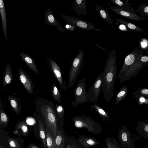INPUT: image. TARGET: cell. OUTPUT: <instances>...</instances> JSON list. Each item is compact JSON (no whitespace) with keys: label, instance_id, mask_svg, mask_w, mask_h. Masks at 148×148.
Here are the masks:
<instances>
[{"label":"cell","instance_id":"d4e9b609","mask_svg":"<svg viewBox=\"0 0 148 148\" xmlns=\"http://www.w3.org/2000/svg\"><path fill=\"white\" fill-rule=\"evenodd\" d=\"M89 106L96 111L104 121L110 120V118L108 114L97 103H94L91 106L89 105Z\"/></svg>","mask_w":148,"mask_h":148},{"label":"cell","instance_id":"44dd1931","mask_svg":"<svg viewBox=\"0 0 148 148\" xmlns=\"http://www.w3.org/2000/svg\"><path fill=\"white\" fill-rule=\"evenodd\" d=\"M136 131L140 136L148 139V123L142 121H138L137 124Z\"/></svg>","mask_w":148,"mask_h":148},{"label":"cell","instance_id":"5b68a950","mask_svg":"<svg viewBox=\"0 0 148 148\" xmlns=\"http://www.w3.org/2000/svg\"><path fill=\"white\" fill-rule=\"evenodd\" d=\"M86 80L82 77L74 88V101L72 103L73 108L76 107L79 104L85 103L87 101L88 91L86 88Z\"/></svg>","mask_w":148,"mask_h":148},{"label":"cell","instance_id":"e575fe53","mask_svg":"<svg viewBox=\"0 0 148 148\" xmlns=\"http://www.w3.org/2000/svg\"><path fill=\"white\" fill-rule=\"evenodd\" d=\"M134 96L138 98L141 96L148 97V88H145L139 89L133 93Z\"/></svg>","mask_w":148,"mask_h":148},{"label":"cell","instance_id":"f35d334b","mask_svg":"<svg viewBox=\"0 0 148 148\" xmlns=\"http://www.w3.org/2000/svg\"><path fill=\"white\" fill-rule=\"evenodd\" d=\"M140 60L143 63L148 64V56L142 55L140 58Z\"/></svg>","mask_w":148,"mask_h":148},{"label":"cell","instance_id":"d590c367","mask_svg":"<svg viewBox=\"0 0 148 148\" xmlns=\"http://www.w3.org/2000/svg\"><path fill=\"white\" fill-rule=\"evenodd\" d=\"M136 11H137L136 12L137 14L141 16L145 15H146L148 14V5L142 4L140 6Z\"/></svg>","mask_w":148,"mask_h":148},{"label":"cell","instance_id":"ac0fdd59","mask_svg":"<svg viewBox=\"0 0 148 148\" xmlns=\"http://www.w3.org/2000/svg\"><path fill=\"white\" fill-rule=\"evenodd\" d=\"M0 13L3 32L6 41L8 42L7 18L5 10L3 0H0Z\"/></svg>","mask_w":148,"mask_h":148},{"label":"cell","instance_id":"6da1fadb","mask_svg":"<svg viewBox=\"0 0 148 148\" xmlns=\"http://www.w3.org/2000/svg\"><path fill=\"white\" fill-rule=\"evenodd\" d=\"M117 69L116 50L114 49L110 51L104 69L105 73L102 91L105 100L108 103L113 98Z\"/></svg>","mask_w":148,"mask_h":148},{"label":"cell","instance_id":"4fadbf2b","mask_svg":"<svg viewBox=\"0 0 148 148\" xmlns=\"http://www.w3.org/2000/svg\"><path fill=\"white\" fill-rule=\"evenodd\" d=\"M18 74L20 79L26 90L29 94H32L34 85L30 76L21 68L18 69Z\"/></svg>","mask_w":148,"mask_h":148},{"label":"cell","instance_id":"ee69618b","mask_svg":"<svg viewBox=\"0 0 148 148\" xmlns=\"http://www.w3.org/2000/svg\"><path fill=\"white\" fill-rule=\"evenodd\" d=\"M30 148H38L36 146L33 145H31L30 146Z\"/></svg>","mask_w":148,"mask_h":148},{"label":"cell","instance_id":"ba28073f","mask_svg":"<svg viewBox=\"0 0 148 148\" xmlns=\"http://www.w3.org/2000/svg\"><path fill=\"white\" fill-rule=\"evenodd\" d=\"M118 132V139L122 148H135V140L127 128L122 124Z\"/></svg>","mask_w":148,"mask_h":148},{"label":"cell","instance_id":"bcb514c9","mask_svg":"<svg viewBox=\"0 0 148 148\" xmlns=\"http://www.w3.org/2000/svg\"><path fill=\"white\" fill-rule=\"evenodd\" d=\"M147 15V16H148V14H147V15Z\"/></svg>","mask_w":148,"mask_h":148},{"label":"cell","instance_id":"ffe728a7","mask_svg":"<svg viewBox=\"0 0 148 148\" xmlns=\"http://www.w3.org/2000/svg\"><path fill=\"white\" fill-rule=\"evenodd\" d=\"M13 79V76L12 71L10 64L8 62L6 64L5 69L3 81V87H4L7 85H9L12 83Z\"/></svg>","mask_w":148,"mask_h":148},{"label":"cell","instance_id":"7dc6e473","mask_svg":"<svg viewBox=\"0 0 148 148\" xmlns=\"http://www.w3.org/2000/svg\"></svg>","mask_w":148,"mask_h":148},{"label":"cell","instance_id":"7a4b0ae2","mask_svg":"<svg viewBox=\"0 0 148 148\" xmlns=\"http://www.w3.org/2000/svg\"><path fill=\"white\" fill-rule=\"evenodd\" d=\"M41 99L39 108L41 111L47 129L52 132L56 137L58 130L56 108L51 101Z\"/></svg>","mask_w":148,"mask_h":148},{"label":"cell","instance_id":"ab89813d","mask_svg":"<svg viewBox=\"0 0 148 148\" xmlns=\"http://www.w3.org/2000/svg\"><path fill=\"white\" fill-rule=\"evenodd\" d=\"M65 29L71 31H74L75 27L73 25L68 23L65 26Z\"/></svg>","mask_w":148,"mask_h":148},{"label":"cell","instance_id":"74e56055","mask_svg":"<svg viewBox=\"0 0 148 148\" xmlns=\"http://www.w3.org/2000/svg\"><path fill=\"white\" fill-rule=\"evenodd\" d=\"M140 45L143 48L146 49L148 47V40L144 39L142 40L140 42Z\"/></svg>","mask_w":148,"mask_h":148},{"label":"cell","instance_id":"8992f818","mask_svg":"<svg viewBox=\"0 0 148 148\" xmlns=\"http://www.w3.org/2000/svg\"><path fill=\"white\" fill-rule=\"evenodd\" d=\"M105 73V71L104 69L89 88L87 94L88 101L97 103V99L102 90Z\"/></svg>","mask_w":148,"mask_h":148},{"label":"cell","instance_id":"b9f144b4","mask_svg":"<svg viewBox=\"0 0 148 148\" xmlns=\"http://www.w3.org/2000/svg\"><path fill=\"white\" fill-rule=\"evenodd\" d=\"M119 29L121 30L126 31L127 29L126 28V27L123 25L121 24L119 26Z\"/></svg>","mask_w":148,"mask_h":148},{"label":"cell","instance_id":"2e32d148","mask_svg":"<svg viewBox=\"0 0 148 148\" xmlns=\"http://www.w3.org/2000/svg\"><path fill=\"white\" fill-rule=\"evenodd\" d=\"M73 8L75 12L78 15L86 16L87 15L86 0H75Z\"/></svg>","mask_w":148,"mask_h":148},{"label":"cell","instance_id":"7c38bea8","mask_svg":"<svg viewBox=\"0 0 148 148\" xmlns=\"http://www.w3.org/2000/svg\"><path fill=\"white\" fill-rule=\"evenodd\" d=\"M109 8L117 14L135 21H143L148 20V18L140 16L136 13L125 10L119 7L112 6Z\"/></svg>","mask_w":148,"mask_h":148},{"label":"cell","instance_id":"52a82bcc","mask_svg":"<svg viewBox=\"0 0 148 148\" xmlns=\"http://www.w3.org/2000/svg\"><path fill=\"white\" fill-rule=\"evenodd\" d=\"M62 18L68 23L73 25L79 29L86 30H93L100 32L102 31L99 29L96 28L92 23L87 21L81 19L73 16L64 14L61 15Z\"/></svg>","mask_w":148,"mask_h":148},{"label":"cell","instance_id":"83f0119b","mask_svg":"<svg viewBox=\"0 0 148 148\" xmlns=\"http://www.w3.org/2000/svg\"><path fill=\"white\" fill-rule=\"evenodd\" d=\"M65 148H82L78 143L77 139L74 136H67Z\"/></svg>","mask_w":148,"mask_h":148},{"label":"cell","instance_id":"603a6c76","mask_svg":"<svg viewBox=\"0 0 148 148\" xmlns=\"http://www.w3.org/2000/svg\"><path fill=\"white\" fill-rule=\"evenodd\" d=\"M8 99L9 103L15 113L19 114L21 112V106L19 99L12 95H9Z\"/></svg>","mask_w":148,"mask_h":148},{"label":"cell","instance_id":"d6986e66","mask_svg":"<svg viewBox=\"0 0 148 148\" xmlns=\"http://www.w3.org/2000/svg\"><path fill=\"white\" fill-rule=\"evenodd\" d=\"M95 9L100 17L109 24L112 25L113 21L108 12L103 8L97 4H95Z\"/></svg>","mask_w":148,"mask_h":148},{"label":"cell","instance_id":"60d3db41","mask_svg":"<svg viewBox=\"0 0 148 148\" xmlns=\"http://www.w3.org/2000/svg\"><path fill=\"white\" fill-rule=\"evenodd\" d=\"M27 124L29 125L34 124L35 122V120L32 118H28L26 120Z\"/></svg>","mask_w":148,"mask_h":148},{"label":"cell","instance_id":"30bf717a","mask_svg":"<svg viewBox=\"0 0 148 148\" xmlns=\"http://www.w3.org/2000/svg\"><path fill=\"white\" fill-rule=\"evenodd\" d=\"M143 53L142 50L139 48H137L132 51L126 57L122 67L118 76L119 79L136 61L138 56Z\"/></svg>","mask_w":148,"mask_h":148},{"label":"cell","instance_id":"836d02e7","mask_svg":"<svg viewBox=\"0 0 148 148\" xmlns=\"http://www.w3.org/2000/svg\"><path fill=\"white\" fill-rule=\"evenodd\" d=\"M17 128L20 130L23 136L27 135L28 133V127L26 122L24 121H20L18 124Z\"/></svg>","mask_w":148,"mask_h":148},{"label":"cell","instance_id":"e0dca14e","mask_svg":"<svg viewBox=\"0 0 148 148\" xmlns=\"http://www.w3.org/2000/svg\"><path fill=\"white\" fill-rule=\"evenodd\" d=\"M20 55L23 61L34 72L37 74H39L38 69L32 58L30 56L24 53H20Z\"/></svg>","mask_w":148,"mask_h":148},{"label":"cell","instance_id":"5bb4252c","mask_svg":"<svg viewBox=\"0 0 148 148\" xmlns=\"http://www.w3.org/2000/svg\"><path fill=\"white\" fill-rule=\"evenodd\" d=\"M77 141L82 148H89L100 144V142L94 137H88L81 135L77 139Z\"/></svg>","mask_w":148,"mask_h":148},{"label":"cell","instance_id":"3957f363","mask_svg":"<svg viewBox=\"0 0 148 148\" xmlns=\"http://www.w3.org/2000/svg\"><path fill=\"white\" fill-rule=\"evenodd\" d=\"M74 125L78 128H85L88 132L95 134H100L103 131L101 125L93 120L91 116L81 114L80 116H76L72 117Z\"/></svg>","mask_w":148,"mask_h":148},{"label":"cell","instance_id":"d6a6232c","mask_svg":"<svg viewBox=\"0 0 148 148\" xmlns=\"http://www.w3.org/2000/svg\"><path fill=\"white\" fill-rule=\"evenodd\" d=\"M46 142L47 148H55V140L48 129L46 130Z\"/></svg>","mask_w":148,"mask_h":148},{"label":"cell","instance_id":"f546056e","mask_svg":"<svg viewBox=\"0 0 148 148\" xmlns=\"http://www.w3.org/2000/svg\"><path fill=\"white\" fill-rule=\"evenodd\" d=\"M105 141L107 148H122L120 145L113 138H107Z\"/></svg>","mask_w":148,"mask_h":148},{"label":"cell","instance_id":"7bdbcfd3","mask_svg":"<svg viewBox=\"0 0 148 148\" xmlns=\"http://www.w3.org/2000/svg\"><path fill=\"white\" fill-rule=\"evenodd\" d=\"M96 45L98 47H99V48H100L102 50H105V51H108L107 49H105L102 47H101L100 46H99V45H98L97 44H96Z\"/></svg>","mask_w":148,"mask_h":148},{"label":"cell","instance_id":"9c48e42d","mask_svg":"<svg viewBox=\"0 0 148 148\" xmlns=\"http://www.w3.org/2000/svg\"><path fill=\"white\" fill-rule=\"evenodd\" d=\"M143 53L140 55L136 61L119 79L121 82H124L129 80L134 76H136L144 67L148 65V64L142 62L140 60L141 56Z\"/></svg>","mask_w":148,"mask_h":148},{"label":"cell","instance_id":"4316f807","mask_svg":"<svg viewBox=\"0 0 148 148\" xmlns=\"http://www.w3.org/2000/svg\"><path fill=\"white\" fill-rule=\"evenodd\" d=\"M0 125H7L9 121V117L3 111V105L1 99H0Z\"/></svg>","mask_w":148,"mask_h":148},{"label":"cell","instance_id":"8fae6325","mask_svg":"<svg viewBox=\"0 0 148 148\" xmlns=\"http://www.w3.org/2000/svg\"><path fill=\"white\" fill-rule=\"evenodd\" d=\"M51 71L59 84L62 89L66 91L69 88L65 80L63 81L60 67L58 64L53 59L47 58Z\"/></svg>","mask_w":148,"mask_h":148},{"label":"cell","instance_id":"f6af8a7d","mask_svg":"<svg viewBox=\"0 0 148 148\" xmlns=\"http://www.w3.org/2000/svg\"><path fill=\"white\" fill-rule=\"evenodd\" d=\"M146 50H145V52L147 53L148 54V47L146 49Z\"/></svg>","mask_w":148,"mask_h":148},{"label":"cell","instance_id":"f1b7e54d","mask_svg":"<svg viewBox=\"0 0 148 148\" xmlns=\"http://www.w3.org/2000/svg\"><path fill=\"white\" fill-rule=\"evenodd\" d=\"M128 92V87L124 86L119 92L116 95L115 103L118 104L120 101L124 99L127 96Z\"/></svg>","mask_w":148,"mask_h":148},{"label":"cell","instance_id":"1f68e13d","mask_svg":"<svg viewBox=\"0 0 148 148\" xmlns=\"http://www.w3.org/2000/svg\"><path fill=\"white\" fill-rule=\"evenodd\" d=\"M56 109L57 118L58 121L63 122L65 110L62 105H56Z\"/></svg>","mask_w":148,"mask_h":148},{"label":"cell","instance_id":"277c9868","mask_svg":"<svg viewBox=\"0 0 148 148\" xmlns=\"http://www.w3.org/2000/svg\"><path fill=\"white\" fill-rule=\"evenodd\" d=\"M79 51L78 53L73 60L70 69L69 77V88L73 86L83 66L84 51L80 50Z\"/></svg>","mask_w":148,"mask_h":148},{"label":"cell","instance_id":"7402d4cb","mask_svg":"<svg viewBox=\"0 0 148 148\" xmlns=\"http://www.w3.org/2000/svg\"><path fill=\"white\" fill-rule=\"evenodd\" d=\"M65 137L64 131L58 129L55 139V148H65Z\"/></svg>","mask_w":148,"mask_h":148},{"label":"cell","instance_id":"4dcf8cb0","mask_svg":"<svg viewBox=\"0 0 148 148\" xmlns=\"http://www.w3.org/2000/svg\"><path fill=\"white\" fill-rule=\"evenodd\" d=\"M51 97L56 101L61 104V94L55 83L53 84L52 86Z\"/></svg>","mask_w":148,"mask_h":148},{"label":"cell","instance_id":"cb8c5ba5","mask_svg":"<svg viewBox=\"0 0 148 148\" xmlns=\"http://www.w3.org/2000/svg\"><path fill=\"white\" fill-rule=\"evenodd\" d=\"M116 21L121 24L125 26L128 29L134 32H144L145 31L142 28L132 23L120 18H116Z\"/></svg>","mask_w":148,"mask_h":148},{"label":"cell","instance_id":"8d00e7d4","mask_svg":"<svg viewBox=\"0 0 148 148\" xmlns=\"http://www.w3.org/2000/svg\"><path fill=\"white\" fill-rule=\"evenodd\" d=\"M8 142L10 146L13 148H18L20 147V145L18 141L12 138L8 139Z\"/></svg>","mask_w":148,"mask_h":148},{"label":"cell","instance_id":"9a60e30c","mask_svg":"<svg viewBox=\"0 0 148 148\" xmlns=\"http://www.w3.org/2000/svg\"><path fill=\"white\" fill-rule=\"evenodd\" d=\"M45 14L44 21L47 25L56 26L58 31L62 33H65L63 28L54 17L51 9L49 8L46 10Z\"/></svg>","mask_w":148,"mask_h":148},{"label":"cell","instance_id":"484cf974","mask_svg":"<svg viewBox=\"0 0 148 148\" xmlns=\"http://www.w3.org/2000/svg\"><path fill=\"white\" fill-rule=\"evenodd\" d=\"M39 135L45 148H47L46 142V130L44 125L40 120L38 121Z\"/></svg>","mask_w":148,"mask_h":148}]
</instances>
